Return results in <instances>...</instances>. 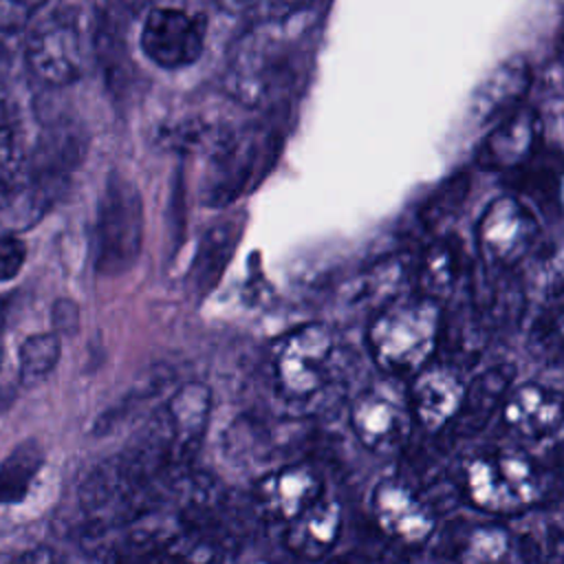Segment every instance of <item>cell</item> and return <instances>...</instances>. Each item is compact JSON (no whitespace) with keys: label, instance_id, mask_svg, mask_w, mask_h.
<instances>
[{"label":"cell","instance_id":"cell-1","mask_svg":"<svg viewBox=\"0 0 564 564\" xmlns=\"http://www.w3.org/2000/svg\"><path fill=\"white\" fill-rule=\"evenodd\" d=\"M212 412L205 383H185L130 436L119 452L128 469L145 485H167L183 476L196 456Z\"/></svg>","mask_w":564,"mask_h":564},{"label":"cell","instance_id":"cell-2","mask_svg":"<svg viewBox=\"0 0 564 564\" xmlns=\"http://www.w3.org/2000/svg\"><path fill=\"white\" fill-rule=\"evenodd\" d=\"M441 328L438 302L416 295L386 304L368 326L372 361L392 375L421 372L436 348Z\"/></svg>","mask_w":564,"mask_h":564},{"label":"cell","instance_id":"cell-3","mask_svg":"<svg viewBox=\"0 0 564 564\" xmlns=\"http://www.w3.org/2000/svg\"><path fill=\"white\" fill-rule=\"evenodd\" d=\"M143 247V200L123 174H110L97 203L93 262L101 275H121L134 267Z\"/></svg>","mask_w":564,"mask_h":564},{"label":"cell","instance_id":"cell-4","mask_svg":"<svg viewBox=\"0 0 564 564\" xmlns=\"http://www.w3.org/2000/svg\"><path fill=\"white\" fill-rule=\"evenodd\" d=\"M29 70L46 86H68L86 70V42L77 9L70 4H40L26 40Z\"/></svg>","mask_w":564,"mask_h":564},{"label":"cell","instance_id":"cell-5","mask_svg":"<svg viewBox=\"0 0 564 564\" xmlns=\"http://www.w3.org/2000/svg\"><path fill=\"white\" fill-rule=\"evenodd\" d=\"M467 498L491 513H513L531 507L542 491L540 471L520 452L476 456L465 467Z\"/></svg>","mask_w":564,"mask_h":564},{"label":"cell","instance_id":"cell-6","mask_svg":"<svg viewBox=\"0 0 564 564\" xmlns=\"http://www.w3.org/2000/svg\"><path fill=\"white\" fill-rule=\"evenodd\" d=\"M335 337L326 324H302L278 344L273 372L280 390L291 399L315 394L328 372Z\"/></svg>","mask_w":564,"mask_h":564},{"label":"cell","instance_id":"cell-7","mask_svg":"<svg viewBox=\"0 0 564 564\" xmlns=\"http://www.w3.org/2000/svg\"><path fill=\"white\" fill-rule=\"evenodd\" d=\"M540 236L533 212L511 194L494 198L482 212L476 240L482 258L496 267H513L529 256Z\"/></svg>","mask_w":564,"mask_h":564},{"label":"cell","instance_id":"cell-8","mask_svg":"<svg viewBox=\"0 0 564 564\" xmlns=\"http://www.w3.org/2000/svg\"><path fill=\"white\" fill-rule=\"evenodd\" d=\"M207 20L174 7H154L141 29V48L161 68L194 64L205 46Z\"/></svg>","mask_w":564,"mask_h":564},{"label":"cell","instance_id":"cell-9","mask_svg":"<svg viewBox=\"0 0 564 564\" xmlns=\"http://www.w3.org/2000/svg\"><path fill=\"white\" fill-rule=\"evenodd\" d=\"M260 143L251 132H223L209 150V172L203 185V203L223 207L236 200L251 183Z\"/></svg>","mask_w":564,"mask_h":564},{"label":"cell","instance_id":"cell-10","mask_svg":"<svg viewBox=\"0 0 564 564\" xmlns=\"http://www.w3.org/2000/svg\"><path fill=\"white\" fill-rule=\"evenodd\" d=\"M350 427L370 452L394 454L410 436V416L394 401L366 392L350 408Z\"/></svg>","mask_w":564,"mask_h":564},{"label":"cell","instance_id":"cell-11","mask_svg":"<svg viewBox=\"0 0 564 564\" xmlns=\"http://www.w3.org/2000/svg\"><path fill=\"white\" fill-rule=\"evenodd\" d=\"M531 84V68L527 59L511 57L494 68L485 82L476 88L469 101V121L474 126H487L496 119L509 117L520 108L522 97Z\"/></svg>","mask_w":564,"mask_h":564},{"label":"cell","instance_id":"cell-12","mask_svg":"<svg viewBox=\"0 0 564 564\" xmlns=\"http://www.w3.org/2000/svg\"><path fill=\"white\" fill-rule=\"evenodd\" d=\"M502 419L522 436H549L564 423V394L542 383H522L507 394Z\"/></svg>","mask_w":564,"mask_h":564},{"label":"cell","instance_id":"cell-13","mask_svg":"<svg viewBox=\"0 0 564 564\" xmlns=\"http://www.w3.org/2000/svg\"><path fill=\"white\" fill-rule=\"evenodd\" d=\"M258 505L278 520H295L322 498V480L306 465H293L264 476L256 487Z\"/></svg>","mask_w":564,"mask_h":564},{"label":"cell","instance_id":"cell-14","mask_svg":"<svg viewBox=\"0 0 564 564\" xmlns=\"http://www.w3.org/2000/svg\"><path fill=\"white\" fill-rule=\"evenodd\" d=\"M20 104L11 88L0 79V194L15 198L29 176L31 150Z\"/></svg>","mask_w":564,"mask_h":564},{"label":"cell","instance_id":"cell-15","mask_svg":"<svg viewBox=\"0 0 564 564\" xmlns=\"http://www.w3.org/2000/svg\"><path fill=\"white\" fill-rule=\"evenodd\" d=\"M540 141V117L533 108L520 106L509 117L500 119L489 132L480 150V163L485 167L505 170L516 167L531 156Z\"/></svg>","mask_w":564,"mask_h":564},{"label":"cell","instance_id":"cell-16","mask_svg":"<svg viewBox=\"0 0 564 564\" xmlns=\"http://www.w3.org/2000/svg\"><path fill=\"white\" fill-rule=\"evenodd\" d=\"M465 399V386L456 372L447 368H425L416 372L412 386V403L419 423L425 430H441L458 416Z\"/></svg>","mask_w":564,"mask_h":564},{"label":"cell","instance_id":"cell-17","mask_svg":"<svg viewBox=\"0 0 564 564\" xmlns=\"http://www.w3.org/2000/svg\"><path fill=\"white\" fill-rule=\"evenodd\" d=\"M372 507L381 529L403 542H423L434 527L430 511L414 498V494L392 480L381 482L375 489Z\"/></svg>","mask_w":564,"mask_h":564},{"label":"cell","instance_id":"cell-18","mask_svg":"<svg viewBox=\"0 0 564 564\" xmlns=\"http://www.w3.org/2000/svg\"><path fill=\"white\" fill-rule=\"evenodd\" d=\"M341 524V509L335 500L319 498L304 513H300L289 533L286 546L300 557H322L337 540Z\"/></svg>","mask_w":564,"mask_h":564},{"label":"cell","instance_id":"cell-19","mask_svg":"<svg viewBox=\"0 0 564 564\" xmlns=\"http://www.w3.org/2000/svg\"><path fill=\"white\" fill-rule=\"evenodd\" d=\"M238 238H240V225L234 218L223 220L207 229V234L200 238L196 258L187 275L189 289L194 295L200 297L216 286L218 278L225 271V264L234 253V245L238 242Z\"/></svg>","mask_w":564,"mask_h":564},{"label":"cell","instance_id":"cell-20","mask_svg":"<svg viewBox=\"0 0 564 564\" xmlns=\"http://www.w3.org/2000/svg\"><path fill=\"white\" fill-rule=\"evenodd\" d=\"M463 269V256L460 245L454 238H436L421 256L416 280L421 284V295L438 302L441 297H447Z\"/></svg>","mask_w":564,"mask_h":564},{"label":"cell","instance_id":"cell-21","mask_svg":"<svg viewBox=\"0 0 564 564\" xmlns=\"http://www.w3.org/2000/svg\"><path fill=\"white\" fill-rule=\"evenodd\" d=\"M513 381V366L498 364L471 379V383L465 388L463 408L458 414H463L474 427L482 425L487 416L505 403L509 394V386Z\"/></svg>","mask_w":564,"mask_h":564},{"label":"cell","instance_id":"cell-22","mask_svg":"<svg viewBox=\"0 0 564 564\" xmlns=\"http://www.w3.org/2000/svg\"><path fill=\"white\" fill-rule=\"evenodd\" d=\"M42 465L44 452L37 441L29 438L15 445L0 463V507L22 502Z\"/></svg>","mask_w":564,"mask_h":564},{"label":"cell","instance_id":"cell-23","mask_svg":"<svg viewBox=\"0 0 564 564\" xmlns=\"http://www.w3.org/2000/svg\"><path fill=\"white\" fill-rule=\"evenodd\" d=\"M62 344L57 333L31 335L20 346V381L31 388L44 381L59 361Z\"/></svg>","mask_w":564,"mask_h":564},{"label":"cell","instance_id":"cell-24","mask_svg":"<svg viewBox=\"0 0 564 564\" xmlns=\"http://www.w3.org/2000/svg\"><path fill=\"white\" fill-rule=\"evenodd\" d=\"M40 4L33 2H0V53L13 55L24 48V40Z\"/></svg>","mask_w":564,"mask_h":564},{"label":"cell","instance_id":"cell-25","mask_svg":"<svg viewBox=\"0 0 564 564\" xmlns=\"http://www.w3.org/2000/svg\"><path fill=\"white\" fill-rule=\"evenodd\" d=\"M509 551V533L500 527H480L469 535L465 564H498Z\"/></svg>","mask_w":564,"mask_h":564},{"label":"cell","instance_id":"cell-26","mask_svg":"<svg viewBox=\"0 0 564 564\" xmlns=\"http://www.w3.org/2000/svg\"><path fill=\"white\" fill-rule=\"evenodd\" d=\"M26 260L24 242L9 231H0V282L13 280Z\"/></svg>","mask_w":564,"mask_h":564},{"label":"cell","instance_id":"cell-27","mask_svg":"<svg viewBox=\"0 0 564 564\" xmlns=\"http://www.w3.org/2000/svg\"><path fill=\"white\" fill-rule=\"evenodd\" d=\"M467 187H469V181L458 176V178H452V183H447V192H441L438 196L430 198V205H427L425 212H430L432 225L438 223V220H445L447 216H452L449 209H458L460 200L467 194Z\"/></svg>","mask_w":564,"mask_h":564},{"label":"cell","instance_id":"cell-28","mask_svg":"<svg viewBox=\"0 0 564 564\" xmlns=\"http://www.w3.org/2000/svg\"><path fill=\"white\" fill-rule=\"evenodd\" d=\"M9 564H59V555L55 553V549L46 544H37L18 553Z\"/></svg>","mask_w":564,"mask_h":564},{"label":"cell","instance_id":"cell-29","mask_svg":"<svg viewBox=\"0 0 564 564\" xmlns=\"http://www.w3.org/2000/svg\"><path fill=\"white\" fill-rule=\"evenodd\" d=\"M553 271H555V275L564 282V245L555 251V256H553Z\"/></svg>","mask_w":564,"mask_h":564},{"label":"cell","instance_id":"cell-30","mask_svg":"<svg viewBox=\"0 0 564 564\" xmlns=\"http://www.w3.org/2000/svg\"><path fill=\"white\" fill-rule=\"evenodd\" d=\"M0 366H2V341H0Z\"/></svg>","mask_w":564,"mask_h":564},{"label":"cell","instance_id":"cell-31","mask_svg":"<svg viewBox=\"0 0 564 564\" xmlns=\"http://www.w3.org/2000/svg\"><path fill=\"white\" fill-rule=\"evenodd\" d=\"M562 465H564V454H562Z\"/></svg>","mask_w":564,"mask_h":564},{"label":"cell","instance_id":"cell-32","mask_svg":"<svg viewBox=\"0 0 564 564\" xmlns=\"http://www.w3.org/2000/svg\"><path fill=\"white\" fill-rule=\"evenodd\" d=\"M562 192H564V183H562Z\"/></svg>","mask_w":564,"mask_h":564}]
</instances>
